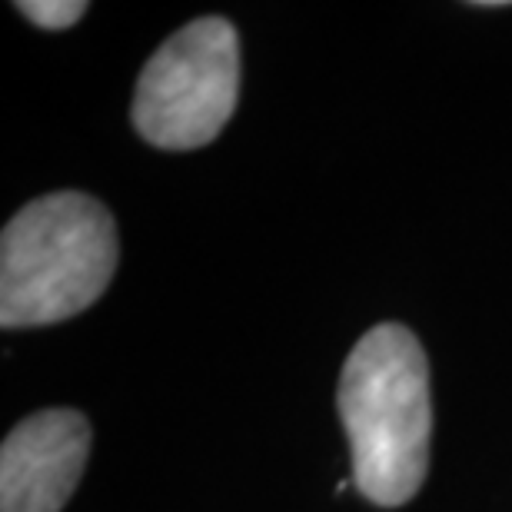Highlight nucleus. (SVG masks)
Listing matches in <instances>:
<instances>
[{"label":"nucleus","mask_w":512,"mask_h":512,"mask_svg":"<svg viewBox=\"0 0 512 512\" xmlns=\"http://www.w3.org/2000/svg\"><path fill=\"white\" fill-rule=\"evenodd\" d=\"M90 423L77 409H40L0 446V512H60L84 476Z\"/></svg>","instance_id":"obj_4"},{"label":"nucleus","mask_w":512,"mask_h":512,"mask_svg":"<svg viewBox=\"0 0 512 512\" xmlns=\"http://www.w3.org/2000/svg\"><path fill=\"white\" fill-rule=\"evenodd\" d=\"M237 94V30L223 17H200L163 40L140 70L133 127L160 150H197L227 127Z\"/></svg>","instance_id":"obj_3"},{"label":"nucleus","mask_w":512,"mask_h":512,"mask_svg":"<svg viewBox=\"0 0 512 512\" xmlns=\"http://www.w3.org/2000/svg\"><path fill=\"white\" fill-rule=\"evenodd\" d=\"M17 10L47 30H64L87 14L84 0H20Z\"/></svg>","instance_id":"obj_5"},{"label":"nucleus","mask_w":512,"mask_h":512,"mask_svg":"<svg viewBox=\"0 0 512 512\" xmlns=\"http://www.w3.org/2000/svg\"><path fill=\"white\" fill-rule=\"evenodd\" d=\"M117 260V223L100 200L74 190L30 200L0 237V323L24 330L84 313Z\"/></svg>","instance_id":"obj_2"},{"label":"nucleus","mask_w":512,"mask_h":512,"mask_svg":"<svg viewBox=\"0 0 512 512\" xmlns=\"http://www.w3.org/2000/svg\"><path fill=\"white\" fill-rule=\"evenodd\" d=\"M340 419L350 436L353 483L376 506L409 503L429 469V363L406 326H373L340 376Z\"/></svg>","instance_id":"obj_1"}]
</instances>
